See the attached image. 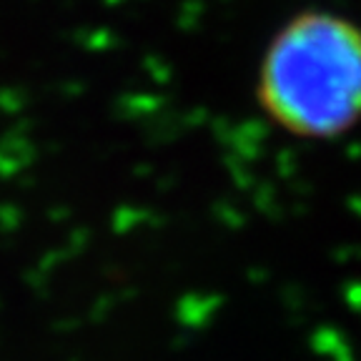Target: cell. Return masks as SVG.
<instances>
[{"label": "cell", "mask_w": 361, "mask_h": 361, "mask_svg": "<svg viewBox=\"0 0 361 361\" xmlns=\"http://www.w3.org/2000/svg\"><path fill=\"white\" fill-rule=\"evenodd\" d=\"M259 103L279 128L331 141L361 121V28L329 11L283 23L259 68Z\"/></svg>", "instance_id": "obj_1"}]
</instances>
